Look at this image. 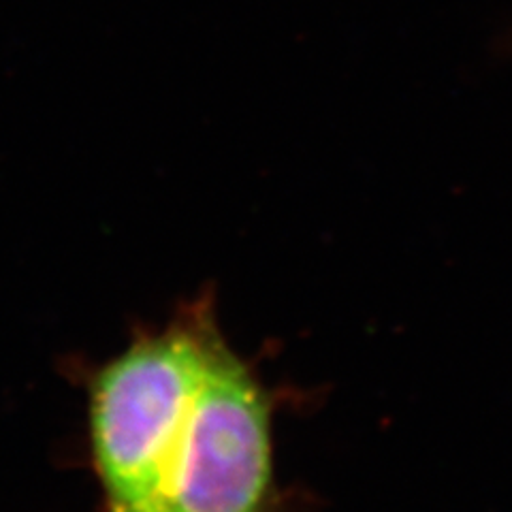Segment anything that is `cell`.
Here are the masks:
<instances>
[{
  "label": "cell",
  "mask_w": 512,
  "mask_h": 512,
  "mask_svg": "<svg viewBox=\"0 0 512 512\" xmlns=\"http://www.w3.org/2000/svg\"><path fill=\"white\" fill-rule=\"evenodd\" d=\"M220 333L214 295L201 293L94 374L90 446L105 512L158 510Z\"/></svg>",
  "instance_id": "1"
},
{
  "label": "cell",
  "mask_w": 512,
  "mask_h": 512,
  "mask_svg": "<svg viewBox=\"0 0 512 512\" xmlns=\"http://www.w3.org/2000/svg\"><path fill=\"white\" fill-rule=\"evenodd\" d=\"M282 393L227 335L216 340L163 502L156 512H288L276 470Z\"/></svg>",
  "instance_id": "2"
}]
</instances>
